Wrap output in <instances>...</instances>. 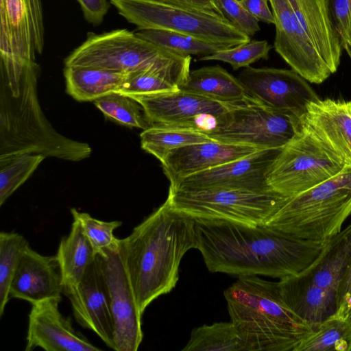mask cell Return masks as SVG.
Listing matches in <instances>:
<instances>
[{"mask_svg": "<svg viewBox=\"0 0 351 351\" xmlns=\"http://www.w3.org/2000/svg\"><path fill=\"white\" fill-rule=\"evenodd\" d=\"M120 250L141 315L179 279L182 258L197 247L195 219L166 201L120 239Z\"/></svg>", "mask_w": 351, "mask_h": 351, "instance_id": "cell-2", "label": "cell"}, {"mask_svg": "<svg viewBox=\"0 0 351 351\" xmlns=\"http://www.w3.org/2000/svg\"><path fill=\"white\" fill-rule=\"evenodd\" d=\"M243 7L258 22L274 24L275 19L272 11L269 9V0H239Z\"/></svg>", "mask_w": 351, "mask_h": 351, "instance_id": "cell-40", "label": "cell"}, {"mask_svg": "<svg viewBox=\"0 0 351 351\" xmlns=\"http://www.w3.org/2000/svg\"><path fill=\"white\" fill-rule=\"evenodd\" d=\"M275 19V51L302 77L321 84L332 73L308 42L289 0H269Z\"/></svg>", "mask_w": 351, "mask_h": 351, "instance_id": "cell-15", "label": "cell"}, {"mask_svg": "<svg viewBox=\"0 0 351 351\" xmlns=\"http://www.w3.org/2000/svg\"><path fill=\"white\" fill-rule=\"evenodd\" d=\"M351 318L337 312L319 324L295 351H350Z\"/></svg>", "mask_w": 351, "mask_h": 351, "instance_id": "cell-27", "label": "cell"}, {"mask_svg": "<svg viewBox=\"0 0 351 351\" xmlns=\"http://www.w3.org/2000/svg\"><path fill=\"white\" fill-rule=\"evenodd\" d=\"M62 277L56 256H43L29 245L24 251L10 288V298L32 304L61 298Z\"/></svg>", "mask_w": 351, "mask_h": 351, "instance_id": "cell-20", "label": "cell"}, {"mask_svg": "<svg viewBox=\"0 0 351 351\" xmlns=\"http://www.w3.org/2000/svg\"><path fill=\"white\" fill-rule=\"evenodd\" d=\"M39 74L36 62L26 68L17 96L1 75L0 160L26 153L73 162L88 158L92 149L88 143L58 133L45 116L37 92Z\"/></svg>", "mask_w": 351, "mask_h": 351, "instance_id": "cell-4", "label": "cell"}, {"mask_svg": "<svg viewBox=\"0 0 351 351\" xmlns=\"http://www.w3.org/2000/svg\"><path fill=\"white\" fill-rule=\"evenodd\" d=\"M197 249L208 271L283 278L306 269L325 241L299 239L265 224L195 219Z\"/></svg>", "mask_w": 351, "mask_h": 351, "instance_id": "cell-1", "label": "cell"}, {"mask_svg": "<svg viewBox=\"0 0 351 351\" xmlns=\"http://www.w3.org/2000/svg\"><path fill=\"white\" fill-rule=\"evenodd\" d=\"M45 158L41 154L26 153L0 160V206L30 177Z\"/></svg>", "mask_w": 351, "mask_h": 351, "instance_id": "cell-33", "label": "cell"}, {"mask_svg": "<svg viewBox=\"0 0 351 351\" xmlns=\"http://www.w3.org/2000/svg\"><path fill=\"white\" fill-rule=\"evenodd\" d=\"M324 2L332 25L341 42L351 14V0H324Z\"/></svg>", "mask_w": 351, "mask_h": 351, "instance_id": "cell-37", "label": "cell"}, {"mask_svg": "<svg viewBox=\"0 0 351 351\" xmlns=\"http://www.w3.org/2000/svg\"><path fill=\"white\" fill-rule=\"evenodd\" d=\"M131 97L141 105L151 126L179 128L198 114L222 116L228 112L225 102L180 89Z\"/></svg>", "mask_w": 351, "mask_h": 351, "instance_id": "cell-19", "label": "cell"}, {"mask_svg": "<svg viewBox=\"0 0 351 351\" xmlns=\"http://www.w3.org/2000/svg\"><path fill=\"white\" fill-rule=\"evenodd\" d=\"M135 34L167 51L182 56L211 55L230 47L169 30L141 29Z\"/></svg>", "mask_w": 351, "mask_h": 351, "instance_id": "cell-29", "label": "cell"}, {"mask_svg": "<svg viewBox=\"0 0 351 351\" xmlns=\"http://www.w3.org/2000/svg\"><path fill=\"white\" fill-rule=\"evenodd\" d=\"M287 198L273 191L170 187L167 197L174 208L195 219H223L251 226L265 224Z\"/></svg>", "mask_w": 351, "mask_h": 351, "instance_id": "cell-9", "label": "cell"}, {"mask_svg": "<svg viewBox=\"0 0 351 351\" xmlns=\"http://www.w3.org/2000/svg\"><path fill=\"white\" fill-rule=\"evenodd\" d=\"M342 47L343 45H347L350 48H351V14L348 19L343 38L341 40Z\"/></svg>", "mask_w": 351, "mask_h": 351, "instance_id": "cell-42", "label": "cell"}, {"mask_svg": "<svg viewBox=\"0 0 351 351\" xmlns=\"http://www.w3.org/2000/svg\"><path fill=\"white\" fill-rule=\"evenodd\" d=\"M141 148L160 161L171 149L187 145L216 141L207 134L183 128L151 126L140 134Z\"/></svg>", "mask_w": 351, "mask_h": 351, "instance_id": "cell-30", "label": "cell"}, {"mask_svg": "<svg viewBox=\"0 0 351 351\" xmlns=\"http://www.w3.org/2000/svg\"><path fill=\"white\" fill-rule=\"evenodd\" d=\"M343 48L346 50V51L348 53L349 56L351 58V48H350L347 45H343Z\"/></svg>", "mask_w": 351, "mask_h": 351, "instance_id": "cell-43", "label": "cell"}, {"mask_svg": "<svg viewBox=\"0 0 351 351\" xmlns=\"http://www.w3.org/2000/svg\"><path fill=\"white\" fill-rule=\"evenodd\" d=\"M182 351H247L234 324L218 322L193 329Z\"/></svg>", "mask_w": 351, "mask_h": 351, "instance_id": "cell-28", "label": "cell"}, {"mask_svg": "<svg viewBox=\"0 0 351 351\" xmlns=\"http://www.w3.org/2000/svg\"><path fill=\"white\" fill-rule=\"evenodd\" d=\"M61 298H49L32 304L29 314L25 351L40 348L47 351H97L82 333L76 331L70 318L59 311Z\"/></svg>", "mask_w": 351, "mask_h": 351, "instance_id": "cell-18", "label": "cell"}, {"mask_svg": "<svg viewBox=\"0 0 351 351\" xmlns=\"http://www.w3.org/2000/svg\"><path fill=\"white\" fill-rule=\"evenodd\" d=\"M302 32L331 73L337 71L343 47L324 0H289Z\"/></svg>", "mask_w": 351, "mask_h": 351, "instance_id": "cell-23", "label": "cell"}, {"mask_svg": "<svg viewBox=\"0 0 351 351\" xmlns=\"http://www.w3.org/2000/svg\"><path fill=\"white\" fill-rule=\"evenodd\" d=\"M179 88L221 102L237 101L247 94L238 78L219 65L191 71L186 82Z\"/></svg>", "mask_w": 351, "mask_h": 351, "instance_id": "cell-26", "label": "cell"}, {"mask_svg": "<svg viewBox=\"0 0 351 351\" xmlns=\"http://www.w3.org/2000/svg\"><path fill=\"white\" fill-rule=\"evenodd\" d=\"M302 124L351 165V101L332 99L311 102Z\"/></svg>", "mask_w": 351, "mask_h": 351, "instance_id": "cell-22", "label": "cell"}, {"mask_svg": "<svg viewBox=\"0 0 351 351\" xmlns=\"http://www.w3.org/2000/svg\"><path fill=\"white\" fill-rule=\"evenodd\" d=\"M271 47L267 40H250L211 55L202 56L197 60L222 61L230 64L233 70H238L242 67H249L259 60H267Z\"/></svg>", "mask_w": 351, "mask_h": 351, "instance_id": "cell-34", "label": "cell"}, {"mask_svg": "<svg viewBox=\"0 0 351 351\" xmlns=\"http://www.w3.org/2000/svg\"><path fill=\"white\" fill-rule=\"evenodd\" d=\"M350 258L351 223L326 241L306 269L281 280L295 289L337 300L339 285Z\"/></svg>", "mask_w": 351, "mask_h": 351, "instance_id": "cell-17", "label": "cell"}, {"mask_svg": "<svg viewBox=\"0 0 351 351\" xmlns=\"http://www.w3.org/2000/svg\"><path fill=\"white\" fill-rule=\"evenodd\" d=\"M44 24L40 0H1V74L12 94H19L24 70L36 63L44 49Z\"/></svg>", "mask_w": 351, "mask_h": 351, "instance_id": "cell-11", "label": "cell"}, {"mask_svg": "<svg viewBox=\"0 0 351 351\" xmlns=\"http://www.w3.org/2000/svg\"><path fill=\"white\" fill-rule=\"evenodd\" d=\"M351 215V165L335 177L294 196L265 223L297 237L325 241Z\"/></svg>", "mask_w": 351, "mask_h": 351, "instance_id": "cell-5", "label": "cell"}, {"mask_svg": "<svg viewBox=\"0 0 351 351\" xmlns=\"http://www.w3.org/2000/svg\"><path fill=\"white\" fill-rule=\"evenodd\" d=\"M223 295L247 351H295L315 331L286 304L278 282L239 276Z\"/></svg>", "mask_w": 351, "mask_h": 351, "instance_id": "cell-3", "label": "cell"}, {"mask_svg": "<svg viewBox=\"0 0 351 351\" xmlns=\"http://www.w3.org/2000/svg\"><path fill=\"white\" fill-rule=\"evenodd\" d=\"M349 165L302 125L300 133L282 149L269 167L266 180L272 191L290 197L335 177Z\"/></svg>", "mask_w": 351, "mask_h": 351, "instance_id": "cell-7", "label": "cell"}, {"mask_svg": "<svg viewBox=\"0 0 351 351\" xmlns=\"http://www.w3.org/2000/svg\"><path fill=\"white\" fill-rule=\"evenodd\" d=\"M237 78L248 95L300 119L308 105L319 99L308 81L293 69L249 66Z\"/></svg>", "mask_w": 351, "mask_h": 351, "instance_id": "cell-13", "label": "cell"}, {"mask_svg": "<svg viewBox=\"0 0 351 351\" xmlns=\"http://www.w3.org/2000/svg\"><path fill=\"white\" fill-rule=\"evenodd\" d=\"M153 2L218 12L215 0H147Z\"/></svg>", "mask_w": 351, "mask_h": 351, "instance_id": "cell-41", "label": "cell"}, {"mask_svg": "<svg viewBox=\"0 0 351 351\" xmlns=\"http://www.w3.org/2000/svg\"><path fill=\"white\" fill-rule=\"evenodd\" d=\"M74 220L79 222L84 234L90 242L95 254H99L104 250L113 247L119 243L113 231L121 226L119 221H104L91 217L88 213L71 209Z\"/></svg>", "mask_w": 351, "mask_h": 351, "instance_id": "cell-35", "label": "cell"}, {"mask_svg": "<svg viewBox=\"0 0 351 351\" xmlns=\"http://www.w3.org/2000/svg\"><path fill=\"white\" fill-rule=\"evenodd\" d=\"M218 13L225 17L238 30L249 36L261 27L258 21L241 3L239 0H215Z\"/></svg>", "mask_w": 351, "mask_h": 351, "instance_id": "cell-36", "label": "cell"}, {"mask_svg": "<svg viewBox=\"0 0 351 351\" xmlns=\"http://www.w3.org/2000/svg\"><path fill=\"white\" fill-rule=\"evenodd\" d=\"M80 5L86 21L93 25H100L110 8L108 0H75Z\"/></svg>", "mask_w": 351, "mask_h": 351, "instance_id": "cell-38", "label": "cell"}, {"mask_svg": "<svg viewBox=\"0 0 351 351\" xmlns=\"http://www.w3.org/2000/svg\"><path fill=\"white\" fill-rule=\"evenodd\" d=\"M97 255L110 295L114 322V350L136 351L143 337L142 315L123 262L119 243Z\"/></svg>", "mask_w": 351, "mask_h": 351, "instance_id": "cell-12", "label": "cell"}, {"mask_svg": "<svg viewBox=\"0 0 351 351\" xmlns=\"http://www.w3.org/2000/svg\"><path fill=\"white\" fill-rule=\"evenodd\" d=\"M118 13L138 29H164L234 47L250 36L217 12L167 5L147 0H110Z\"/></svg>", "mask_w": 351, "mask_h": 351, "instance_id": "cell-8", "label": "cell"}, {"mask_svg": "<svg viewBox=\"0 0 351 351\" xmlns=\"http://www.w3.org/2000/svg\"><path fill=\"white\" fill-rule=\"evenodd\" d=\"M28 241L15 232L0 233V317L9 301L10 288Z\"/></svg>", "mask_w": 351, "mask_h": 351, "instance_id": "cell-31", "label": "cell"}, {"mask_svg": "<svg viewBox=\"0 0 351 351\" xmlns=\"http://www.w3.org/2000/svg\"><path fill=\"white\" fill-rule=\"evenodd\" d=\"M66 296L70 300L75 320L93 331L113 349L114 322L108 287L97 255L76 287Z\"/></svg>", "mask_w": 351, "mask_h": 351, "instance_id": "cell-16", "label": "cell"}, {"mask_svg": "<svg viewBox=\"0 0 351 351\" xmlns=\"http://www.w3.org/2000/svg\"><path fill=\"white\" fill-rule=\"evenodd\" d=\"M282 148L258 150L245 157L186 176L170 184V188L272 191L267 184L266 173Z\"/></svg>", "mask_w": 351, "mask_h": 351, "instance_id": "cell-14", "label": "cell"}, {"mask_svg": "<svg viewBox=\"0 0 351 351\" xmlns=\"http://www.w3.org/2000/svg\"><path fill=\"white\" fill-rule=\"evenodd\" d=\"M128 74L90 66H65L66 92L78 101H94L117 93Z\"/></svg>", "mask_w": 351, "mask_h": 351, "instance_id": "cell-24", "label": "cell"}, {"mask_svg": "<svg viewBox=\"0 0 351 351\" xmlns=\"http://www.w3.org/2000/svg\"><path fill=\"white\" fill-rule=\"evenodd\" d=\"M261 149L217 141L195 143L170 150L160 161L163 172L173 184L190 175L245 157Z\"/></svg>", "mask_w": 351, "mask_h": 351, "instance_id": "cell-21", "label": "cell"}, {"mask_svg": "<svg viewBox=\"0 0 351 351\" xmlns=\"http://www.w3.org/2000/svg\"><path fill=\"white\" fill-rule=\"evenodd\" d=\"M62 277V293L66 295L77 287L97 254L76 220L69 234L64 237L56 254Z\"/></svg>", "mask_w": 351, "mask_h": 351, "instance_id": "cell-25", "label": "cell"}, {"mask_svg": "<svg viewBox=\"0 0 351 351\" xmlns=\"http://www.w3.org/2000/svg\"><path fill=\"white\" fill-rule=\"evenodd\" d=\"M191 56L167 51L125 29L87 38L64 60L65 66L99 68L127 73L153 67L173 70L189 75Z\"/></svg>", "mask_w": 351, "mask_h": 351, "instance_id": "cell-6", "label": "cell"}, {"mask_svg": "<svg viewBox=\"0 0 351 351\" xmlns=\"http://www.w3.org/2000/svg\"><path fill=\"white\" fill-rule=\"evenodd\" d=\"M93 103L107 119L119 124L143 130L151 127L141 105L130 96L114 92Z\"/></svg>", "mask_w": 351, "mask_h": 351, "instance_id": "cell-32", "label": "cell"}, {"mask_svg": "<svg viewBox=\"0 0 351 351\" xmlns=\"http://www.w3.org/2000/svg\"><path fill=\"white\" fill-rule=\"evenodd\" d=\"M337 312L351 318V258L339 285Z\"/></svg>", "mask_w": 351, "mask_h": 351, "instance_id": "cell-39", "label": "cell"}, {"mask_svg": "<svg viewBox=\"0 0 351 351\" xmlns=\"http://www.w3.org/2000/svg\"><path fill=\"white\" fill-rule=\"evenodd\" d=\"M225 103L228 112L220 125L207 134L221 143L261 149L282 148L302 128L300 119L268 106L247 93L239 100Z\"/></svg>", "mask_w": 351, "mask_h": 351, "instance_id": "cell-10", "label": "cell"}]
</instances>
